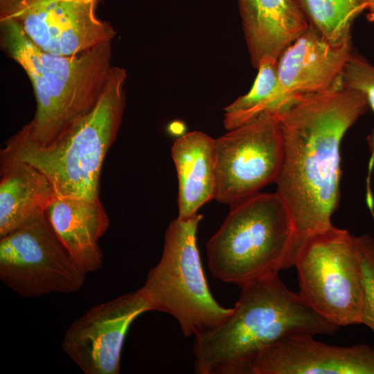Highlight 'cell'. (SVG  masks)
<instances>
[{
    "instance_id": "cell-1",
    "label": "cell",
    "mask_w": 374,
    "mask_h": 374,
    "mask_svg": "<svg viewBox=\"0 0 374 374\" xmlns=\"http://www.w3.org/2000/svg\"><path fill=\"white\" fill-rule=\"evenodd\" d=\"M365 95L339 84L297 95L275 114L283 136L276 193L294 228V260L312 235L332 226L340 195V145L368 109Z\"/></svg>"
},
{
    "instance_id": "cell-2",
    "label": "cell",
    "mask_w": 374,
    "mask_h": 374,
    "mask_svg": "<svg viewBox=\"0 0 374 374\" xmlns=\"http://www.w3.org/2000/svg\"><path fill=\"white\" fill-rule=\"evenodd\" d=\"M230 317L195 336L198 374H248L257 354L294 335H332L339 327L314 312L278 275L246 284Z\"/></svg>"
},
{
    "instance_id": "cell-3",
    "label": "cell",
    "mask_w": 374,
    "mask_h": 374,
    "mask_svg": "<svg viewBox=\"0 0 374 374\" xmlns=\"http://www.w3.org/2000/svg\"><path fill=\"white\" fill-rule=\"evenodd\" d=\"M0 30L1 48L25 71L35 97L34 116L19 132L48 144L97 103L113 67L112 41L75 55H57L37 47L14 21L0 19Z\"/></svg>"
},
{
    "instance_id": "cell-4",
    "label": "cell",
    "mask_w": 374,
    "mask_h": 374,
    "mask_svg": "<svg viewBox=\"0 0 374 374\" xmlns=\"http://www.w3.org/2000/svg\"><path fill=\"white\" fill-rule=\"evenodd\" d=\"M126 78L125 69L113 66L94 107L49 143H37L18 131L2 150L42 172L57 196L99 197L103 165L116 139L125 109Z\"/></svg>"
},
{
    "instance_id": "cell-5",
    "label": "cell",
    "mask_w": 374,
    "mask_h": 374,
    "mask_svg": "<svg viewBox=\"0 0 374 374\" xmlns=\"http://www.w3.org/2000/svg\"><path fill=\"white\" fill-rule=\"evenodd\" d=\"M294 228L274 193H258L234 206L206 244L212 275L242 287L294 266Z\"/></svg>"
},
{
    "instance_id": "cell-6",
    "label": "cell",
    "mask_w": 374,
    "mask_h": 374,
    "mask_svg": "<svg viewBox=\"0 0 374 374\" xmlns=\"http://www.w3.org/2000/svg\"><path fill=\"white\" fill-rule=\"evenodd\" d=\"M203 216L177 217L169 224L159 262L152 267L141 290L150 311L176 319L186 337L221 326L233 308L221 306L208 285L197 246Z\"/></svg>"
},
{
    "instance_id": "cell-7",
    "label": "cell",
    "mask_w": 374,
    "mask_h": 374,
    "mask_svg": "<svg viewBox=\"0 0 374 374\" xmlns=\"http://www.w3.org/2000/svg\"><path fill=\"white\" fill-rule=\"evenodd\" d=\"M294 266L301 299L338 327L361 323L365 286L357 236L334 226L310 236Z\"/></svg>"
},
{
    "instance_id": "cell-8",
    "label": "cell",
    "mask_w": 374,
    "mask_h": 374,
    "mask_svg": "<svg viewBox=\"0 0 374 374\" xmlns=\"http://www.w3.org/2000/svg\"><path fill=\"white\" fill-rule=\"evenodd\" d=\"M86 276L46 212L0 238V279L21 296L74 293L81 289Z\"/></svg>"
},
{
    "instance_id": "cell-9",
    "label": "cell",
    "mask_w": 374,
    "mask_h": 374,
    "mask_svg": "<svg viewBox=\"0 0 374 374\" xmlns=\"http://www.w3.org/2000/svg\"><path fill=\"white\" fill-rule=\"evenodd\" d=\"M215 199L234 206L276 181L283 161L278 117L265 112L215 139Z\"/></svg>"
},
{
    "instance_id": "cell-10",
    "label": "cell",
    "mask_w": 374,
    "mask_h": 374,
    "mask_svg": "<svg viewBox=\"0 0 374 374\" xmlns=\"http://www.w3.org/2000/svg\"><path fill=\"white\" fill-rule=\"evenodd\" d=\"M100 0H0V19L19 25L42 51L75 55L107 41L116 31L97 15Z\"/></svg>"
},
{
    "instance_id": "cell-11",
    "label": "cell",
    "mask_w": 374,
    "mask_h": 374,
    "mask_svg": "<svg viewBox=\"0 0 374 374\" xmlns=\"http://www.w3.org/2000/svg\"><path fill=\"white\" fill-rule=\"evenodd\" d=\"M147 311L141 289L94 305L70 325L62 348L86 374H118L127 330Z\"/></svg>"
},
{
    "instance_id": "cell-12",
    "label": "cell",
    "mask_w": 374,
    "mask_h": 374,
    "mask_svg": "<svg viewBox=\"0 0 374 374\" xmlns=\"http://www.w3.org/2000/svg\"><path fill=\"white\" fill-rule=\"evenodd\" d=\"M294 335L262 349L248 374H374V349L366 344L329 345Z\"/></svg>"
},
{
    "instance_id": "cell-13",
    "label": "cell",
    "mask_w": 374,
    "mask_h": 374,
    "mask_svg": "<svg viewBox=\"0 0 374 374\" xmlns=\"http://www.w3.org/2000/svg\"><path fill=\"white\" fill-rule=\"evenodd\" d=\"M350 55L351 44L335 45L309 25L278 58L280 84L291 97L331 89L341 84Z\"/></svg>"
},
{
    "instance_id": "cell-14",
    "label": "cell",
    "mask_w": 374,
    "mask_h": 374,
    "mask_svg": "<svg viewBox=\"0 0 374 374\" xmlns=\"http://www.w3.org/2000/svg\"><path fill=\"white\" fill-rule=\"evenodd\" d=\"M46 215L62 242L87 274L102 267L103 253L99 240L108 229L109 219L100 197L56 196Z\"/></svg>"
},
{
    "instance_id": "cell-15",
    "label": "cell",
    "mask_w": 374,
    "mask_h": 374,
    "mask_svg": "<svg viewBox=\"0 0 374 374\" xmlns=\"http://www.w3.org/2000/svg\"><path fill=\"white\" fill-rule=\"evenodd\" d=\"M0 238L40 215L57 196L48 179L31 164L1 150Z\"/></svg>"
},
{
    "instance_id": "cell-16",
    "label": "cell",
    "mask_w": 374,
    "mask_h": 374,
    "mask_svg": "<svg viewBox=\"0 0 374 374\" xmlns=\"http://www.w3.org/2000/svg\"><path fill=\"white\" fill-rule=\"evenodd\" d=\"M248 49L257 68L265 57L278 60L309 26L295 0H238Z\"/></svg>"
},
{
    "instance_id": "cell-17",
    "label": "cell",
    "mask_w": 374,
    "mask_h": 374,
    "mask_svg": "<svg viewBox=\"0 0 374 374\" xmlns=\"http://www.w3.org/2000/svg\"><path fill=\"white\" fill-rule=\"evenodd\" d=\"M215 139L193 131L178 138L171 155L178 182V208L180 217L197 213L204 204L215 199L216 188Z\"/></svg>"
},
{
    "instance_id": "cell-18",
    "label": "cell",
    "mask_w": 374,
    "mask_h": 374,
    "mask_svg": "<svg viewBox=\"0 0 374 374\" xmlns=\"http://www.w3.org/2000/svg\"><path fill=\"white\" fill-rule=\"evenodd\" d=\"M277 60L271 57L262 58L251 90L224 109V125L226 130L244 125L265 112L276 114L294 97L289 96L280 84Z\"/></svg>"
},
{
    "instance_id": "cell-19",
    "label": "cell",
    "mask_w": 374,
    "mask_h": 374,
    "mask_svg": "<svg viewBox=\"0 0 374 374\" xmlns=\"http://www.w3.org/2000/svg\"><path fill=\"white\" fill-rule=\"evenodd\" d=\"M309 25L335 45L351 44L355 19L366 10V0H295Z\"/></svg>"
},
{
    "instance_id": "cell-20",
    "label": "cell",
    "mask_w": 374,
    "mask_h": 374,
    "mask_svg": "<svg viewBox=\"0 0 374 374\" xmlns=\"http://www.w3.org/2000/svg\"><path fill=\"white\" fill-rule=\"evenodd\" d=\"M342 87L362 92L374 112V66L364 58L351 53L344 66L341 77ZM371 157L368 162L367 186L374 166V129L368 138Z\"/></svg>"
},
{
    "instance_id": "cell-21",
    "label": "cell",
    "mask_w": 374,
    "mask_h": 374,
    "mask_svg": "<svg viewBox=\"0 0 374 374\" xmlns=\"http://www.w3.org/2000/svg\"><path fill=\"white\" fill-rule=\"evenodd\" d=\"M363 270L365 294L361 323L374 332V240L368 235L357 236Z\"/></svg>"
},
{
    "instance_id": "cell-22",
    "label": "cell",
    "mask_w": 374,
    "mask_h": 374,
    "mask_svg": "<svg viewBox=\"0 0 374 374\" xmlns=\"http://www.w3.org/2000/svg\"><path fill=\"white\" fill-rule=\"evenodd\" d=\"M367 17L371 21H374V0H366Z\"/></svg>"
}]
</instances>
